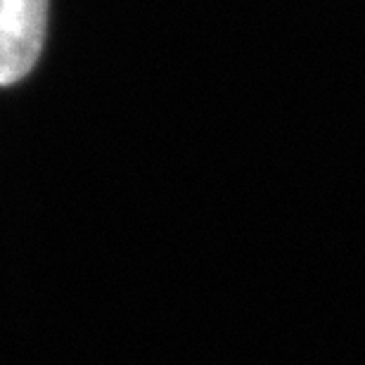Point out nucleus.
<instances>
[{
  "label": "nucleus",
  "instance_id": "1",
  "mask_svg": "<svg viewBox=\"0 0 365 365\" xmlns=\"http://www.w3.org/2000/svg\"><path fill=\"white\" fill-rule=\"evenodd\" d=\"M48 0H0V86L34 69L46 38Z\"/></svg>",
  "mask_w": 365,
  "mask_h": 365
}]
</instances>
